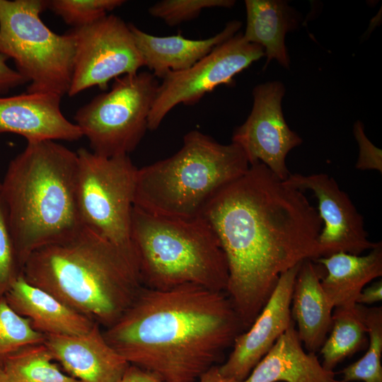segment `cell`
<instances>
[{
  "mask_svg": "<svg viewBox=\"0 0 382 382\" xmlns=\"http://www.w3.org/2000/svg\"><path fill=\"white\" fill-rule=\"evenodd\" d=\"M0 382H8L6 373L0 361Z\"/></svg>",
  "mask_w": 382,
  "mask_h": 382,
  "instance_id": "e575fe53",
  "label": "cell"
},
{
  "mask_svg": "<svg viewBox=\"0 0 382 382\" xmlns=\"http://www.w3.org/2000/svg\"><path fill=\"white\" fill-rule=\"evenodd\" d=\"M77 153L54 141L27 142L8 163L0 199L22 267L45 245L83 228L76 198Z\"/></svg>",
  "mask_w": 382,
  "mask_h": 382,
  "instance_id": "277c9868",
  "label": "cell"
},
{
  "mask_svg": "<svg viewBox=\"0 0 382 382\" xmlns=\"http://www.w3.org/2000/svg\"><path fill=\"white\" fill-rule=\"evenodd\" d=\"M284 92L280 81L256 86L251 112L234 130L231 139L243 149L250 166L261 163L282 180L290 175L286 166L287 154L302 143L285 121L282 109Z\"/></svg>",
  "mask_w": 382,
  "mask_h": 382,
  "instance_id": "7c38bea8",
  "label": "cell"
},
{
  "mask_svg": "<svg viewBox=\"0 0 382 382\" xmlns=\"http://www.w3.org/2000/svg\"><path fill=\"white\" fill-rule=\"evenodd\" d=\"M61 98L55 93L27 91L0 96V134H19L27 142L80 139L83 134L79 127L61 110Z\"/></svg>",
  "mask_w": 382,
  "mask_h": 382,
  "instance_id": "9a60e30c",
  "label": "cell"
},
{
  "mask_svg": "<svg viewBox=\"0 0 382 382\" xmlns=\"http://www.w3.org/2000/svg\"><path fill=\"white\" fill-rule=\"evenodd\" d=\"M0 187H1V182H0Z\"/></svg>",
  "mask_w": 382,
  "mask_h": 382,
  "instance_id": "d590c367",
  "label": "cell"
},
{
  "mask_svg": "<svg viewBox=\"0 0 382 382\" xmlns=\"http://www.w3.org/2000/svg\"><path fill=\"white\" fill-rule=\"evenodd\" d=\"M76 153V198L83 226L137 260L132 214L138 168L128 155L104 157L84 148Z\"/></svg>",
  "mask_w": 382,
  "mask_h": 382,
  "instance_id": "ba28073f",
  "label": "cell"
},
{
  "mask_svg": "<svg viewBox=\"0 0 382 382\" xmlns=\"http://www.w3.org/2000/svg\"><path fill=\"white\" fill-rule=\"evenodd\" d=\"M117 382H162L154 374L137 366L129 364Z\"/></svg>",
  "mask_w": 382,
  "mask_h": 382,
  "instance_id": "1f68e13d",
  "label": "cell"
},
{
  "mask_svg": "<svg viewBox=\"0 0 382 382\" xmlns=\"http://www.w3.org/2000/svg\"><path fill=\"white\" fill-rule=\"evenodd\" d=\"M245 39L261 46L267 57L265 66L272 59L289 69V57L285 35L298 25V15L286 1L280 0H245Z\"/></svg>",
  "mask_w": 382,
  "mask_h": 382,
  "instance_id": "7402d4cb",
  "label": "cell"
},
{
  "mask_svg": "<svg viewBox=\"0 0 382 382\" xmlns=\"http://www.w3.org/2000/svg\"><path fill=\"white\" fill-rule=\"evenodd\" d=\"M69 32L75 41L70 97L93 86L105 90L110 80L144 66L129 24L117 16L107 14Z\"/></svg>",
  "mask_w": 382,
  "mask_h": 382,
  "instance_id": "8fae6325",
  "label": "cell"
},
{
  "mask_svg": "<svg viewBox=\"0 0 382 382\" xmlns=\"http://www.w3.org/2000/svg\"><path fill=\"white\" fill-rule=\"evenodd\" d=\"M199 216L211 226L228 270L226 294L244 330L253 323L282 274L321 257L323 221L303 192L261 163L221 188Z\"/></svg>",
  "mask_w": 382,
  "mask_h": 382,
  "instance_id": "6da1fadb",
  "label": "cell"
},
{
  "mask_svg": "<svg viewBox=\"0 0 382 382\" xmlns=\"http://www.w3.org/2000/svg\"><path fill=\"white\" fill-rule=\"evenodd\" d=\"M123 0H51L45 1L51 9L64 21L77 28L90 25L115 8L121 6Z\"/></svg>",
  "mask_w": 382,
  "mask_h": 382,
  "instance_id": "4316f807",
  "label": "cell"
},
{
  "mask_svg": "<svg viewBox=\"0 0 382 382\" xmlns=\"http://www.w3.org/2000/svg\"><path fill=\"white\" fill-rule=\"evenodd\" d=\"M42 0H0V53L12 59L30 83L27 92L67 94L75 41L69 31L58 35L42 21Z\"/></svg>",
  "mask_w": 382,
  "mask_h": 382,
  "instance_id": "52a82bcc",
  "label": "cell"
},
{
  "mask_svg": "<svg viewBox=\"0 0 382 382\" xmlns=\"http://www.w3.org/2000/svg\"><path fill=\"white\" fill-rule=\"evenodd\" d=\"M22 274L13 241L0 199V297L4 296Z\"/></svg>",
  "mask_w": 382,
  "mask_h": 382,
  "instance_id": "f1b7e54d",
  "label": "cell"
},
{
  "mask_svg": "<svg viewBox=\"0 0 382 382\" xmlns=\"http://www.w3.org/2000/svg\"><path fill=\"white\" fill-rule=\"evenodd\" d=\"M249 167L238 144L190 131L175 154L137 169L134 206L159 216L199 217L209 199Z\"/></svg>",
  "mask_w": 382,
  "mask_h": 382,
  "instance_id": "5b68a950",
  "label": "cell"
},
{
  "mask_svg": "<svg viewBox=\"0 0 382 382\" xmlns=\"http://www.w3.org/2000/svg\"><path fill=\"white\" fill-rule=\"evenodd\" d=\"M44 344L64 371L80 382H117L129 365L96 323L84 334L45 335Z\"/></svg>",
  "mask_w": 382,
  "mask_h": 382,
  "instance_id": "2e32d148",
  "label": "cell"
},
{
  "mask_svg": "<svg viewBox=\"0 0 382 382\" xmlns=\"http://www.w3.org/2000/svg\"><path fill=\"white\" fill-rule=\"evenodd\" d=\"M366 310L359 303L334 308L329 335L320 349L324 369L334 371L338 364L368 342Z\"/></svg>",
  "mask_w": 382,
  "mask_h": 382,
  "instance_id": "603a6c76",
  "label": "cell"
},
{
  "mask_svg": "<svg viewBox=\"0 0 382 382\" xmlns=\"http://www.w3.org/2000/svg\"><path fill=\"white\" fill-rule=\"evenodd\" d=\"M132 243L144 286L167 290L195 284L226 291V259L217 236L201 216L168 217L134 206Z\"/></svg>",
  "mask_w": 382,
  "mask_h": 382,
  "instance_id": "8992f818",
  "label": "cell"
},
{
  "mask_svg": "<svg viewBox=\"0 0 382 382\" xmlns=\"http://www.w3.org/2000/svg\"><path fill=\"white\" fill-rule=\"evenodd\" d=\"M265 56L263 48L238 33L216 47L191 67L170 72L158 84L148 118V129H158L166 115L180 104L192 105L205 94Z\"/></svg>",
  "mask_w": 382,
  "mask_h": 382,
  "instance_id": "30bf717a",
  "label": "cell"
},
{
  "mask_svg": "<svg viewBox=\"0 0 382 382\" xmlns=\"http://www.w3.org/2000/svg\"><path fill=\"white\" fill-rule=\"evenodd\" d=\"M313 261L325 270L321 285L332 306H352L362 289L382 275V243L364 255L337 253Z\"/></svg>",
  "mask_w": 382,
  "mask_h": 382,
  "instance_id": "44dd1931",
  "label": "cell"
},
{
  "mask_svg": "<svg viewBox=\"0 0 382 382\" xmlns=\"http://www.w3.org/2000/svg\"><path fill=\"white\" fill-rule=\"evenodd\" d=\"M22 274L105 328L122 316L143 286L136 259L84 227L33 252Z\"/></svg>",
  "mask_w": 382,
  "mask_h": 382,
  "instance_id": "3957f363",
  "label": "cell"
},
{
  "mask_svg": "<svg viewBox=\"0 0 382 382\" xmlns=\"http://www.w3.org/2000/svg\"><path fill=\"white\" fill-rule=\"evenodd\" d=\"M243 331L225 292L184 284L167 290L143 286L103 334L129 364L162 382H195Z\"/></svg>",
  "mask_w": 382,
  "mask_h": 382,
  "instance_id": "7a4b0ae2",
  "label": "cell"
},
{
  "mask_svg": "<svg viewBox=\"0 0 382 382\" xmlns=\"http://www.w3.org/2000/svg\"><path fill=\"white\" fill-rule=\"evenodd\" d=\"M45 339L27 318L9 306L4 296L0 297V359L25 346L44 342Z\"/></svg>",
  "mask_w": 382,
  "mask_h": 382,
  "instance_id": "484cf974",
  "label": "cell"
},
{
  "mask_svg": "<svg viewBox=\"0 0 382 382\" xmlns=\"http://www.w3.org/2000/svg\"><path fill=\"white\" fill-rule=\"evenodd\" d=\"M353 131L359 147L356 168L362 170H375L382 173L381 150L376 147L366 137L363 124L360 121L355 122Z\"/></svg>",
  "mask_w": 382,
  "mask_h": 382,
  "instance_id": "f546056e",
  "label": "cell"
},
{
  "mask_svg": "<svg viewBox=\"0 0 382 382\" xmlns=\"http://www.w3.org/2000/svg\"><path fill=\"white\" fill-rule=\"evenodd\" d=\"M198 382H238L233 379L222 376L219 370V366H214L204 373L197 380Z\"/></svg>",
  "mask_w": 382,
  "mask_h": 382,
  "instance_id": "836d02e7",
  "label": "cell"
},
{
  "mask_svg": "<svg viewBox=\"0 0 382 382\" xmlns=\"http://www.w3.org/2000/svg\"><path fill=\"white\" fill-rule=\"evenodd\" d=\"M159 82L150 71L115 79L110 90L94 97L74 115L91 151L104 157L128 155L148 129Z\"/></svg>",
  "mask_w": 382,
  "mask_h": 382,
  "instance_id": "9c48e42d",
  "label": "cell"
},
{
  "mask_svg": "<svg viewBox=\"0 0 382 382\" xmlns=\"http://www.w3.org/2000/svg\"><path fill=\"white\" fill-rule=\"evenodd\" d=\"M233 0H161L149 8V14L163 21L169 26H175L196 18L207 8H231Z\"/></svg>",
  "mask_w": 382,
  "mask_h": 382,
  "instance_id": "83f0119b",
  "label": "cell"
},
{
  "mask_svg": "<svg viewBox=\"0 0 382 382\" xmlns=\"http://www.w3.org/2000/svg\"><path fill=\"white\" fill-rule=\"evenodd\" d=\"M144 66L156 77L163 79L170 72L185 70L210 53L216 47L236 34L238 21H229L216 35L202 40L188 39L180 34L155 36L129 24Z\"/></svg>",
  "mask_w": 382,
  "mask_h": 382,
  "instance_id": "e0dca14e",
  "label": "cell"
},
{
  "mask_svg": "<svg viewBox=\"0 0 382 382\" xmlns=\"http://www.w3.org/2000/svg\"><path fill=\"white\" fill-rule=\"evenodd\" d=\"M301 264L281 274L253 323L235 339L228 357L219 366L222 376L238 382L245 380L291 324V296Z\"/></svg>",
  "mask_w": 382,
  "mask_h": 382,
  "instance_id": "5bb4252c",
  "label": "cell"
},
{
  "mask_svg": "<svg viewBox=\"0 0 382 382\" xmlns=\"http://www.w3.org/2000/svg\"><path fill=\"white\" fill-rule=\"evenodd\" d=\"M321 270L312 260L301 262L291 302V316L299 337L306 350L314 353L328 335L334 309L321 285Z\"/></svg>",
  "mask_w": 382,
  "mask_h": 382,
  "instance_id": "d6986e66",
  "label": "cell"
},
{
  "mask_svg": "<svg viewBox=\"0 0 382 382\" xmlns=\"http://www.w3.org/2000/svg\"><path fill=\"white\" fill-rule=\"evenodd\" d=\"M284 181L302 192L312 191L318 200L323 226L318 236L321 257L337 253L359 255L379 244L368 239L363 216L332 178L325 173H290Z\"/></svg>",
  "mask_w": 382,
  "mask_h": 382,
  "instance_id": "4fadbf2b",
  "label": "cell"
},
{
  "mask_svg": "<svg viewBox=\"0 0 382 382\" xmlns=\"http://www.w3.org/2000/svg\"><path fill=\"white\" fill-rule=\"evenodd\" d=\"M54 361L44 342L25 346L0 359L8 382H80Z\"/></svg>",
  "mask_w": 382,
  "mask_h": 382,
  "instance_id": "cb8c5ba5",
  "label": "cell"
},
{
  "mask_svg": "<svg viewBox=\"0 0 382 382\" xmlns=\"http://www.w3.org/2000/svg\"><path fill=\"white\" fill-rule=\"evenodd\" d=\"M7 57L0 53V96L10 90L28 83L26 79L7 64Z\"/></svg>",
  "mask_w": 382,
  "mask_h": 382,
  "instance_id": "4dcf8cb0",
  "label": "cell"
},
{
  "mask_svg": "<svg viewBox=\"0 0 382 382\" xmlns=\"http://www.w3.org/2000/svg\"><path fill=\"white\" fill-rule=\"evenodd\" d=\"M382 300V282L381 280L366 286L361 291L357 303L361 305H370Z\"/></svg>",
  "mask_w": 382,
  "mask_h": 382,
  "instance_id": "d6a6232c",
  "label": "cell"
},
{
  "mask_svg": "<svg viewBox=\"0 0 382 382\" xmlns=\"http://www.w3.org/2000/svg\"><path fill=\"white\" fill-rule=\"evenodd\" d=\"M4 297L16 313L27 318L34 330L45 335H81L96 323L50 293L28 283L22 274Z\"/></svg>",
  "mask_w": 382,
  "mask_h": 382,
  "instance_id": "ac0fdd59",
  "label": "cell"
},
{
  "mask_svg": "<svg viewBox=\"0 0 382 382\" xmlns=\"http://www.w3.org/2000/svg\"><path fill=\"white\" fill-rule=\"evenodd\" d=\"M340 382L322 366L316 353L306 352L294 321L241 382Z\"/></svg>",
  "mask_w": 382,
  "mask_h": 382,
  "instance_id": "ffe728a7",
  "label": "cell"
},
{
  "mask_svg": "<svg viewBox=\"0 0 382 382\" xmlns=\"http://www.w3.org/2000/svg\"><path fill=\"white\" fill-rule=\"evenodd\" d=\"M368 348L359 360L344 368L340 382H382V308H367Z\"/></svg>",
  "mask_w": 382,
  "mask_h": 382,
  "instance_id": "d4e9b609",
  "label": "cell"
}]
</instances>
